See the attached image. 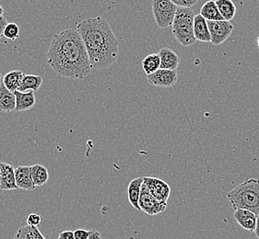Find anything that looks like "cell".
I'll list each match as a JSON object with an SVG mask.
<instances>
[{
    "mask_svg": "<svg viewBox=\"0 0 259 239\" xmlns=\"http://www.w3.org/2000/svg\"><path fill=\"white\" fill-rule=\"evenodd\" d=\"M93 69H104L114 64L119 53V42L108 21L101 17L89 18L77 24Z\"/></svg>",
    "mask_w": 259,
    "mask_h": 239,
    "instance_id": "7a4b0ae2",
    "label": "cell"
},
{
    "mask_svg": "<svg viewBox=\"0 0 259 239\" xmlns=\"http://www.w3.org/2000/svg\"><path fill=\"white\" fill-rule=\"evenodd\" d=\"M42 218L41 215L37 214V213H31L30 215H28L27 217V224L31 226H38L41 224Z\"/></svg>",
    "mask_w": 259,
    "mask_h": 239,
    "instance_id": "484cf974",
    "label": "cell"
},
{
    "mask_svg": "<svg viewBox=\"0 0 259 239\" xmlns=\"http://www.w3.org/2000/svg\"><path fill=\"white\" fill-rule=\"evenodd\" d=\"M42 78L41 76L34 75H24L21 80V86L19 87L18 91L26 92V91H38L41 87Z\"/></svg>",
    "mask_w": 259,
    "mask_h": 239,
    "instance_id": "d6986e66",
    "label": "cell"
},
{
    "mask_svg": "<svg viewBox=\"0 0 259 239\" xmlns=\"http://www.w3.org/2000/svg\"><path fill=\"white\" fill-rule=\"evenodd\" d=\"M254 234L256 237L259 239V214L256 215V224H255V228H254Z\"/></svg>",
    "mask_w": 259,
    "mask_h": 239,
    "instance_id": "1f68e13d",
    "label": "cell"
},
{
    "mask_svg": "<svg viewBox=\"0 0 259 239\" xmlns=\"http://www.w3.org/2000/svg\"><path fill=\"white\" fill-rule=\"evenodd\" d=\"M30 173L32 182L36 187L44 186L49 180V173L47 167L39 164L30 166Z\"/></svg>",
    "mask_w": 259,
    "mask_h": 239,
    "instance_id": "ffe728a7",
    "label": "cell"
},
{
    "mask_svg": "<svg viewBox=\"0 0 259 239\" xmlns=\"http://www.w3.org/2000/svg\"><path fill=\"white\" fill-rule=\"evenodd\" d=\"M14 170L15 168L10 164L0 162V190L13 191L18 189Z\"/></svg>",
    "mask_w": 259,
    "mask_h": 239,
    "instance_id": "30bf717a",
    "label": "cell"
},
{
    "mask_svg": "<svg viewBox=\"0 0 259 239\" xmlns=\"http://www.w3.org/2000/svg\"><path fill=\"white\" fill-rule=\"evenodd\" d=\"M3 36L11 40V41H15L17 39L20 38V27L18 26V24H16L14 22L8 23V25L6 26L4 30Z\"/></svg>",
    "mask_w": 259,
    "mask_h": 239,
    "instance_id": "d4e9b609",
    "label": "cell"
},
{
    "mask_svg": "<svg viewBox=\"0 0 259 239\" xmlns=\"http://www.w3.org/2000/svg\"><path fill=\"white\" fill-rule=\"evenodd\" d=\"M233 218L241 227L254 232L256 224V214L245 209H237L234 211Z\"/></svg>",
    "mask_w": 259,
    "mask_h": 239,
    "instance_id": "7c38bea8",
    "label": "cell"
},
{
    "mask_svg": "<svg viewBox=\"0 0 259 239\" xmlns=\"http://www.w3.org/2000/svg\"><path fill=\"white\" fill-rule=\"evenodd\" d=\"M151 8L157 26L160 29L171 26L177 12V6L170 0H152Z\"/></svg>",
    "mask_w": 259,
    "mask_h": 239,
    "instance_id": "5b68a950",
    "label": "cell"
},
{
    "mask_svg": "<svg viewBox=\"0 0 259 239\" xmlns=\"http://www.w3.org/2000/svg\"><path fill=\"white\" fill-rule=\"evenodd\" d=\"M15 182L18 189L24 191H33L36 189V186L32 182L30 166H21L15 168Z\"/></svg>",
    "mask_w": 259,
    "mask_h": 239,
    "instance_id": "8fae6325",
    "label": "cell"
},
{
    "mask_svg": "<svg viewBox=\"0 0 259 239\" xmlns=\"http://www.w3.org/2000/svg\"><path fill=\"white\" fill-rule=\"evenodd\" d=\"M161 68V59L158 53H151L147 55L142 61V68L148 75L154 73Z\"/></svg>",
    "mask_w": 259,
    "mask_h": 239,
    "instance_id": "cb8c5ba5",
    "label": "cell"
},
{
    "mask_svg": "<svg viewBox=\"0 0 259 239\" xmlns=\"http://www.w3.org/2000/svg\"><path fill=\"white\" fill-rule=\"evenodd\" d=\"M16 99L14 92L6 88L4 84L0 85V111L12 112L15 110Z\"/></svg>",
    "mask_w": 259,
    "mask_h": 239,
    "instance_id": "2e32d148",
    "label": "cell"
},
{
    "mask_svg": "<svg viewBox=\"0 0 259 239\" xmlns=\"http://www.w3.org/2000/svg\"><path fill=\"white\" fill-rule=\"evenodd\" d=\"M207 25L213 45H221L231 36L233 31V25L230 21H207Z\"/></svg>",
    "mask_w": 259,
    "mask_h": 239,
    "instance_id": "8992f818",
    "label": "cell"
},
{
    "mask_svg": "<svg viewBox=\"0 0 259 239\" xmlns=\"http://www.w3.org/2000/svg\"><path fill=\"white\" fill-rule=\"evenodd\" d=\"M193 32L196 41L210 42V34L207 28V21L200 14L195 15L193 23Z\"/></svg>",
    "mask_w": 259,
    "mask_h": 239,
    "instance_id": "4fadbf2b",
    "label": "cell"
},
{
    "mask_svg": "<svg viewBox=\"0 0 259 239\" xmlns=\"http://www.w3.org/2000/svg\"><path fill=\"white\" fill-rule=\"evenodd\" d=\"M233 210L245 209L259 214V180L247 178L227 194Z\"/></svg>",
    "mask_w": 259,
    "mask_h": 239,
    "instance_id": "3957f363",
    "label": "cell"
},
{
    "mask_svg": "<svg viewBox=\"0 0 259 239\" xmlns=\"http://www.w3.org/2000/svg\"><path fill=\"white\" fill-rule=\"evenodd\" d=\"M58 239H60V238H58Z\"/></svg>",
    "mask_w": 259,
    "mask_h": 239,
    "instance_id": "8d00e7d4",
    "label": "cell"
},
{
    "mask_svg": "<svg viewBox=\"0 0 259 239\" xmlns=\"http://www.w3.org/2000/svg\"><path fill=\"white\" fill-rule=\"evenodd\" d=\"M148 83L150 86H155L160 88H170L175 86L178 79L177 70L169 69H159L154 73L147 76Z\"/></svg>",
    "mask_w": 259,
    "mask_h": 239,
    "instance_id": "9c48e42d",
    "label": "cell"
},
{
    "mask_svg": "<svg viewBox=\"0 0 259 239\" xmlns=\"http://www.w3.org/2000/svg\"><path fill=\"white\" fill-rule=\"evenodd\" d=\"M0 42H1V37H0Z\"/></svg>",
    "mask_w": 259,
    "mask_h": 239,
    "instance_id": "d590c367",
    "label": "cell"
},
{
    "mask_svg": "<svg viewBox=\"0 0 259 239\" xmlns=\"http://www.w3.org/2000/svg\"><path fill=\"white\" fill-rule=\"evenodd\" d=\"M25 74L21 70H12L2 77V83L11 92H15L21 86V80Z\"/></svg>",
    "mask_w": 259,
    "mask_h": 239,
    "instance_id": "e0dca14e",
    "label": "cell"
},
{
    "mask_svg": "<svg viewBox=\"0 0 259 239\" xmlns=\"http://www.w3.org/2000/svg\"><path fill=\"white\" fill-rule=\"evenodd\" d=\"M143 184L149 193L161 203H167L170 197L171 188L164 181L158 177H143Z\"/></svg>",
    "mask_w": 259,
    "mask_h": 239,
    "instance_id": "ba28073f",
    "label": "cell"
},
{
    "mask_svg": "<svg viewBox=\"0 0 259 239\" xmlns=\"http://www.w3.org/2000/svg\"><path fill=\"white\" fill-rule=\"evenodd\" d=\"M16 99V107L14 111H26L32 109L35 105V96L33 91H26V92H14Z\"/></svg>",
    "mask_w": 259,
    "mask_h": 239,
    "instance_id": "9a60e30c",
    "label": "cell"
},
{
    "mask_svg": "<svg viewBox=\"0 0 259 239\" xmlns=\"http://www.w3.org/2000/svg\"><path fill=\"white\" fill-rule=\"evenodd\" d=\"M89 231H90V234L87 239H103L102 234H100V232H98L96 229H91Z\"/></svg>",
    "mask_w": 259,
    "mask_h": 239,
    "instance_id": "4dcf8cb0",
    "label": "cell"
},
{
    "mask_svg": "<svg viewBox=\"0 0 259 239\" xmlns=\"http://www.w3.org/2000/svg\"><path fill=\"white\" fill-rule=\"evenodd\" d=\"M175 5L179 8H190L196 5L198 0H170Z\"/></svg>",
    "mask_w": 259,
    "mask_h": 239,
    "instance_id": "4316f807",
    "label": "cell"
},
{
    "mask_svg": "<svg viewBox=\"0 0 259 239\" xmlns=\"http://www.w3.org/2000/svg\"><path fill=\"white\" fill-rule=\"evenodd\" d=\"M142 183H143V177H137L130 182L128 188H127V196H128L130 204L139 211H140L139 201H140V191H141Z\"/></svg>",
    "mask_w": 259,
    "mask_h": 239,
    "instance_id": "ac0fdd59",
    "label": "cell"
},
{
    "mask_svg": "<svg viewBox=\"0 0 259 239\" xmlns=\"http://www.w3.org/2000/svg\"><path fill=\"white\" fill-rule=\"evenodd\" d=\"M200 15L207 21H224L219 12L218 8L214 0H209L202 6Z\"/></svg>",
    "mask_w": 259,
    "mask_h": 239,
    "instance_id": "44dd1931",
    "label": "cell"
},
{
    "mask_svg": "<svg viewBox=\"0 0 259 239\" xmlns=\"http://www.w3.org/2000/svg\"><path fill=\"white\" fill-rule=\"evenodd\" d=\"M256 41H257V45H258V47H259V36L257 37V39H256Z\"/></svg>",
    "mask_w": 259,
    "mask_h": 239,
    "instance_id": "e575fe53",
    "label": "cell"
},
{
    "mask_svg": "<svg viewBox=\"0 0 259 239\" xmlns=\"http://www.w3.org/2000/svg\"><path fill=\"white\" fill-rule=\"evenodd\" d=\"M4 12H5V11H4V9H3V7H2V6L0 5V17H2V16H4Z\"/></svg>",
    "mask_w": 259,
    "mask_h": 239,
    "instance_id": "d6a6232c",
    "label": "cell"
},
{
    "mask_svg": "<svg viewBox=\"0 0 259 239\" xmlns=\"http://www.w3.org/2000/svg\"><path fill=\"white\" fill-rule=\"evenodd\" d=\"M13 239H47L36 226L24 225L17 230Z\"/></svg>",
    "mask_w": 259,
    "mask_h": 239,
    "instance_id": "603a6c76",
    "label": "cell"
},
{
    "mask_svg": "<svg viewBox=\"0 0 259 239\" xmlns=\"http://www.w3.org/2000/svg\"><path fill=\"white\" fill-rule=\"evenodd\" d=\"M74 232V236L75 239H87L88 238L89 234H90V231L89 230H85V229H77Z\"/></svg>",
    "mask_w": 259,
    "mask_h": 239,
    "instance_id": "83f0119b",
    "label": "cell"
},
{
    "mask_svg": "<svg viewBox=\"0 0 259 239\" xmlns=\"http://www.w3.org/2000/svg\"><path fill=\"white\" fill-rule=\"evenodd\" d=\"M2 84V74L0 72V85Z\"/></svg>",
    "mask_w": 259,
    "mask_h": 239,
    "instance_id": "836d02e7",
    "label": "cell"
},
{
    "mask_svg": "<svg viewBox=\"0 0 259 239\" xmlns=\"http://www.w3.org/2000/svg\"><path fill=\"white\" fill-rule=\"evenodd\" d=\"M220 14L223 20L231 21L236 14V7L232 0H215Z\"/></svg>",
    "mask_w": 259,
    "mask_h": 239,
    "instance_id": "7402d4cb",
    "label": "cell"
},
{
    "mask_svg": "<svg viewBox=\"0 0 259 239\" xmlns=\"http://www.w3.org/2000/svg\"><path fill=\"white\" fill-rule=\"evenodd\" d=\"M58 238L75 239V236H74V232H73V231H62V232L59 234Z\"/></svg>",
    "mask_w": 259,
    "mask_h": 239,
    "instance_id": "f1b7e54d",
    "label": "cell"
},
{
    "mask_svg": "<svg viewBox=\"0 0 259 239\" xmlns=\"http://www.w3.org/2000/svg\"><path fill=\"white\" fill-rule=\"evenodd\" d=\"M161 59V69L177 70L180 59L176 52L168 47H163L158 52Z\"/></svg>",
    "mask_w": 259,
    "mask_h": 239,
    "instance_id": "5bb4252c",
    "label": "cell"
},
{
    "mask_svg": "<svg viewBox=\"0 0 259 239\" xmlns=\"http://www.w3.org/2000/svg\"><path fill=\"white\" fill-rule=\"evenodd\" d=\"M47 55L48 66L62 78L82 80L92 73L88 52L76 29L55 34Z\"/></svg>",
    "mask_w": 259,
    "mask_h": 239,
    "instance_id": "6da1fadb",
    "label": "cell"
},
{
    "mask_svg": "<svg viewBox=\"0 0 259 239\" xmlns=\"http://www.w3.org/2000/svg\"><path fill=\"white\" fill-rule=\"evenodd\" d=\"M139 206H140V211L144 212L150 216H153V215L163 213L167 207V203H161L157 201L155 198L149 193L145 185L142 183Z\"/></svg>",
    "mask_w": 259,
    "mask_h": 239,
    "instance_id": "52a82bcc",
    "label": "cell"
},
{
    "mask_svg": "<svg viewBox=\"0 0 259 239\" xmlns=\"http://www.w3.org/2000/svg\"><path fill=\"white\" fill-rule=\"evenodd\" d=\"M8 21L4 16L0 17V37L3 36L4 33V30H5L6 26L8 25Z\"/></svg>",
    "mask_w": 259,
    "mask_h": 239,
    "instance_id": "f546056e",
    "label": "cell"
},
{
    "mask_svg": "<svg viewBox=\"0 0 259 239\" xmlns=\"http://www.w3.org/2000/svg\"><path fill=\"white\" fill-rule=\"evenodd\" d=\"M194 18L195 13L192 9L177 7L171 24V32L177 42L183 46H192L197 42L193 32Z\"/></svg>",
    "mask_w": 259,
    "mask_h": 239,
    "instance_id": "277c9868",
    "label": "cell"
}]
</instances>
